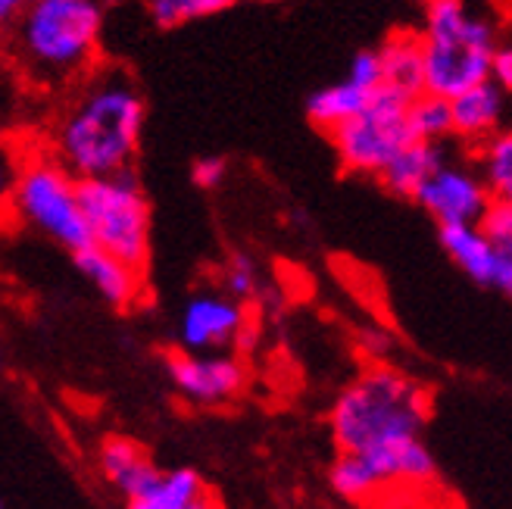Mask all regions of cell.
<instances>
[{
	"mask_svg": "<svg viewBox=\"0 0 512 509\" xmlns=\"http://www.w3.org/2000/svg\"><path fill=\"white\" fill-rule=\"evenodd\" d=\"M166 375L175 394L191 406H225L247 385V369L235 353L169 350Z\"/></svg>",
	"mask_w": 512,
	"mask_h": 509,
	"instance_id": "9",
	"label": "cell"
},
{
	"mask_svg": "<svg viewBox=\"0 0 512 509\" xmlns=\"http://www.w3.org/2000/svg\"><path fill=\"white\" fill-rule=\"evenodd\" d=\"M97 466H100V475L107 478V485L125 497V503L144 494L163 472L157 469L153 456L138 441L122 438V435L104 438V444L97 450Z\"/></svg>",
	"mask_w": 512,
	"mask_h": 509,
	"instance_id": "13",
	"label": "cell"
},
{
	"mask_svg": "<svg viewBox=\"0 0 512 509\" xmlns=\"http://www.w3.org/2000/svg\"><path fill=\"white\" fill-rule=\"evenodd\" d=\"M0 509H4V503H0Z\"/></svg>",
	"mask_w": 512,
	"mask_h": 509,
	"instance_id": "34",
	"label": "cell"
},
{
	"mask_svg": "<svg viewBox=\"0 0 512 509\" xmlns=\"http://www.w3.org/2000/svg\"><path fill=\"white\" fill-rule=\"evenodd\" d=\"M10 219H19L32 232L54 241L69 257L91 247L79 197V178L66 172L47 150L22 157L10 203Z\"/></svg>",
	"mask_w": 512,
	"mask_h": 509,
	"instance_id": "5",
	"label": "cell"
},
{
	"mask_svg": "<svg viewBox=\"0 0 512 509\" xmlns=\"http://www.w3.org/2000/svg\"><path fill=\"white\" fill-rule=\"evenodd\" d=\"M375 91H366L360 85H353L350 79L344 82H335L328 88H319L310 100H306V116H310L313 125H319V129H325L328 135L341 129L344 122L356 119L372 100Z\"/></svg>",
	"mask_w": 512,
	"mask_h": 509,
	"instance_id": "19",
	"label": "cell"
},
{
	"mask_svg": "<svg viewBox=\"0 0 512 509\" xmlns=\"http://www.w3.org/2000/svg\"><path fill=\"white\" fill-rule=\"evenodd\" d=\"M406 107L409 100L403 94L381 85L360 116L331 132V144H335L344 169L360 175H381L384 166L406 144H413V135H409L406 125Z\"/></svg>",
	"mask_w": 512,
	"mask_h": 509,
	"instance_id": "7",
	"label": "cell"
},
{
	"mask_svg": "<svg viewBox=\"0 0 512 509\" xmlns=\"http://www.w3.org/2000/svg\"><path fill=\"white\" fill-rule=\"evenodd\" d=\"M453 113V135L484 144L491 135H497L500 113H503V94L494 82H484L469 88L450 100Z\"/></svg>",
	"mask_w": 512,
	"mask_h": 509,
	"instance_id": "15",
	"label": "cell"
},
{
	"mask_svg": "<svg viewBox=\"0 0 512 509\" xmlns=\"http://www.w3.org/2000/svg\"><path fill=\"white\" fill-rule=\"evenodd\" d=\"M491 82L500 91H512V41L494 50V60H491Z\"/></svg>",
	"mask_w": 512,
	"mask_h": 509,
	"instance_id": "29",
	"label": "cell"
},
{
	"mask_svg": "<svg viewBox=\"0 0 512 509\" xmlns=\"http://www.w3.org/2000/svg\"><path fill=\"white\" fill-rule=\"evenodd\" d=\"M144 116L147 107L132 75L97 63L72 85L47 154L79 182L128 172L141 147Z\"/></svg>",
	"mask_w": 512,
	"mask_h": 509,
	"instance_id": "1",
	"label": "cell"
},
{
	"mask_svg": "<svg viewBox=\"0 0 512 509\" xmlns=\"http://www.w3.org/2000/svg\"><path fill=\"white\" fill-rule=\"evenodd\" d=\"M347 79L353 85H360L366 91H378L381 88V60H378V50H360L353 57Z\"/></svg>",
	"mask_w": 512,
	"mask_h": 509,
	"instance_id": "27",
	"label": "cell"
},
{
	"mask_svg": "<svg viewBox=\"0 0 512 509\" xmlns=\"http://www.w3.org/2000/svg\"><path fill=\"white\" fill-rule=\"evenodd\" d=\"M232 4H241V0H232ZM244 4H275V0H244Z\"/></svg>",
	"mask_w": 512,
	"mask_h": 509,
	"instance_id": "32",
	"label": "cell"
},
{
	"mask_svg": "<svg viewBox=\"0 0 512 509\" xmlns=\"http://www.w3.org/2000/svg\"><path fill=\"white\" fill-rule=\"evenodd\" d=\"M4 366H7V360H4V347H0V372H4Z\"/></svg>",
	"mask_w": 512,
	"mask_h": 509,
	"instance_id": "33",
	"label": "cell"
},
{
	"mask_svg": "<svg viewBox=\"0 0 512 509\" xmlns=\"http://www.w3.org/2000/svg\"><path fill=\"white\" fill-rule=\"evenodd\" d=\"M413 200H419V207L431 219H438V228L478 225L481 216L491 207V194L484 188L481 175H475L472 169L447 166V163H441L431 172V178L419 188Z\"/></svg>",
	"mask_w": 512,
	"mask_h": 509,
	"instance_id": "10",
	"label": "cell"
},
{
	"mask_svg": "<svg viewBox=\"0 0 512 509\" xmlns=\"http://www.w3.org/2000/svg\"><path fill=\"white\" fill-rule=\"evenodd\" d=\"M406 125L413 141L438 144L444 135H453L450 100L434 97V94H419L416 100H409V107H406Z\"/></svg>",
	"mask_w": 512,
	"mask_h": 509,
	"instance_id": "22",
	"label": "cell"
},
{
	"mask_svg": "<svg viewBox=\"0 0 512 509\" xmlns=\"http://www.w3.org/2000/svg\"><path fill=\"white\" fill-rule=\"evenodd\" d=\"M35 0H0V32H7L16 25V19L29 10Z\"/></svg>",
	"mask_w": 512,
	"mask_h": 509,
	"instance_id": "30",
	"label": "cell"
},
{
	"mask_svg": "<svg viewBox=\"0 0 512 509\" xmlns=\"http://www.w3.org/2000/svg\"><path fill=\"white\" fill-rule=\"evenodd\" d=\"M210 491L213 488L194 469H163L144 494L125 503V509H191Z\"/></svg>",
	"mask_w": 512,
	"mask_h": 509,
	"instance_id": "17",
	"label": "cell"
},
{
	"mask_svg": "<svg viewBox=\"0 0 512 509\" xmlns=\"http://www.w3.org/2000/svg\"><path fill=\"white\" fill-rule=\"evenodd\" d=\"M247 307L222 288L194 291L175 319V344L185 353H228L244 341Z\"/></svg>",
	"mask_w": 512,
	"mask_h": 509,
	"instance_id": "8",
	"label": "cell"
},
{
	"mask_svg": "<svg viewBox=\"0 0 512 509\" xmlns=\"http://www.w3.org/2000/svg\"><path fill=\"white\" fill-rule=\"evenodd\" d=\"M79 197L91 247L147 275L150 203L138 175L128 169L107 178H88V182H79Z\"/></svg>",
	"mask_w": 512,
	"mask_h": 509,
	"instance_id": "6",
	"label": "cell"
},
{
	"mask_svg": "<svg viewBox=\"0 0 512 509\" xmlns=\"http://www.w3.org/2000/svg\"><path fill=\"white\" fill-rule=\"evenodd\" d=\"M422 509H428V506H422Z\"/></svg>",
	"mask_w": 512,
	"mask_h": 509,
	"instance_id": "35",
	"label": "cell"
},
{
	"mask_svg": "<svg viewBox=\"0 0 512 509\" xmlns=\"http://www.w3.org/2000/svg\"><path fill=\"white\" fill-rule=\"evenodd\" d=\"M191 509H222V503H219V497H216V494L210 491L207 497H200V500H197V503H194Z\"/></svg>",
	"mask_w": 512,
	"mask_h": 509,
	"instance_id": "31",
	"label": "cell"
},
{
	"mask_svg": "<svg viewBox=\"0 0 512 509\" xmlns=\"http://www.w3.org/2000/svg\"><path fill=\"white\" fill-rule=\"evenodd\" d=\"M141 7L160 29H175V25L222 13L225 7H232V0H141Z\"/></svg>",
	"mask_w": 512,
	"mask_h": 509,
	"instance_id": "24",
	"label": "cell"
},
{
	"mask_svg": "<svg viewBox=\"0 0 512 509\" xmlns=\"http://www.w3.org/2000/svg\"><path fill=\"white\" fill-rule=\"evenodd\" d=\"M431 397L391 366H369L331 406V438L338 453H366L384 444L422 438Z\"/></svg>",
	"mask_w": 512,
	"mask_h": 509,
	"instance_id": "2",
	"label": "cell"
},
{
	"mask_svg": "<svg viewBox=\"0 0 512 509\" xmlns=\"http://www.w3.org/2000/svg\"><path fill=\"white\" fill-rule=\"evenodd\" d=\"M447 257L463 269L475 285H494V250L481 225H444L438 228Z\"/></svg>",
	"mask_w": 512,
	"mask_h": 509,
	"instance_id": "16",
	"label": "cell"
},
{
	"mask_svg": "<svg viewBox=\"0 0 512 509\" xmlns=\"http://www.w3.org/2000/svg\"><path fill=\"white\" fill-rule=\"evenodd\" d=\"M366 463L372 478L378 481L381 494L394 488H419L434 478V456L422 438H409L397 444H384L366 453H353Z\"/></svg>",
	"mask_w": 512,
	"mask_h": 509,
	"instance_id": "12",
	"label": "cell"
},
{
	"mask_svg": "<svg viewBox=\"0 0 512 509\" xmlns=\"http://www.w3.org/2000/svg\"><path fill=\"white\" fill-rule=\"evenodd\" d=\"M75 269L82 272L85 282L94 288V294L110 303L113 310H135L147 294V275L135 272L132 266L119 263L110 253L85 247L72 257Z\"/></svg>",
	"mask_w": 512,
	"mask_h": 509,
	"instance_id": "11",
	"label": "cell"
},
{
	"mask_svg": "<svg viewBox=\"0 0 512 509\" xmlns=\"http://www.w3.org/2000/svg\"><path fill=\"white\" fill-rule=\"evenodd\" d=\"M481 182L491 194V203L512 207V129L497 132L478 147Z\"/></svg>",
	"mask_w": 512,
	"mask_h": 509,
	"instance_id": "20",
	"label": "cell"
},
{
	"mask_svg": "<svg viewBox=\"0 0 512 509\" xmlns=\"http://www.w3.org/2000/svg\"><path fill=\"white\" fill-rule=\"evenodd\" d=\"M222 291L232 294L241 303L256 297V291H260V269H256V263L250 257H244V253H235V257L228 260V266H225Z\"/></svg>",
	"mask_w": 512,
	"mask_h": 509,
	"instance_id": "25",
	"label": "cell"
},
{
	"mask_svg": "<svg viewBox=\"0 0 512 509\" xmlns=\"http://www.w3.org/2000/svg\"><path fill=\"white\" fill-rule=\"evenodd\" d=\"M13 50L35 79L75 85L97 66L104 4L100 0H35L13 25Z\"/></svg>",
	"mask_w": 512,
	"mask_h": 509,
	"instance_id": "3",
	"label": "cell"
},
{
	"mask_svg": "<svg viewBox=\"0 0 512 509\" xmlns=\"http://www.w3.org/2000/svg\"><path fill=\"white\" fill-rule=\"evenodd\" d=\"M228 175V163L222 157H200L191 166V182L203 191H216Z\"/></svg>",
	"mask_w": 512,
	"mask_h": 509,
	"instance_id": "28",
	"label": "cell"
},
{
	"mask_svg": "<svg viewBox=\"0 0 512 509\" xmlns=\"http://www.w3.org/2000/svg\"><path fill=\"white\" fill-rule=\"evenodd\" d=\"M478 225L494 250V285L491 288L512 297V207H506V203H491Z\"/></svg>",
	"mask_w": 512,
	"mask_h": 509,
	"instance_id": "21",
	"label": "cell"
},
{
	"mask_svg": "<svg viewBox=\"0 0 512 509\" xmlns=\"http://www.w3.org/2000/svg\"><path fill=\"white\" fill-rule=\"evenodd\" d=\"M381 60V85L416 100L425 94V57H422V35L397 32L378 50Z\"/></svg>",
	"mask_w": 512,
	"mask_h": 509,
	"instance_id": "14",
	"label": "cell"
},
{
	"mask_svg": "<svg viewBox=\"0 0 512 509\" xmlns=\"http://www.w3.org/2000/svg\"><path fill=\"white\" fill-rule=\"evenodd\" d=\"M444 163L438 144H425V141H413L406 144L400 154L384 166V172L378 175L381 185L388 188L397 197H416L419 188L431 178V172Z\"/></svg>",
	"mask_w": 512,
	"mask_h": 509,
	"instance_id": "18",
	"label": "cell"
},
{
	"mask_svg": "<svg viewBox=\"0 0 512 509\" xmlns=\"http://www.w3.org/2000/svg\"><path fill=\"white\" fill-rule=\"evenodd\" d=\"M494 50V29L472 16L463 0H428L422 35L425 94L453 100L491 82Z\"/></svg>",
	"mask_w": 512,
	"mask_h": 509,
	"instance_id": "4",
	"label": "cell"
},
{
	"mask_svg": "<svg viewBox=\"0 0 512 509\" xmlns=\"http://www.w3.org/2000/svg\"><path fill=\"white\" fill-rule=\"evenodd\" d=\"M19 166H22V154L4 135H0V222L10 219V203H13Z\"/></svg>",
	"mask_w": 512,
	"mask_h": 509,
	"instance_id": "26",
	"label": "cell"
},
{
	"mask_svg": "<svg viewBox=\"0 0 512 509\" xmlns=\"http://www.w3.org/2000/svg\"><path fill=\"white\" fill-rule=\"evenodd\" d=\"M328 481H331V488H335V494L350 503H375L381 497L378 481L372 478V472L366 469L360 456H353V453H338V460L331 463Z\"/></svg>",
	"mask_w": 512,
	"mask_h": 509,
	"instance_id": "23",
	"label": "cell"
}]
</instances>
